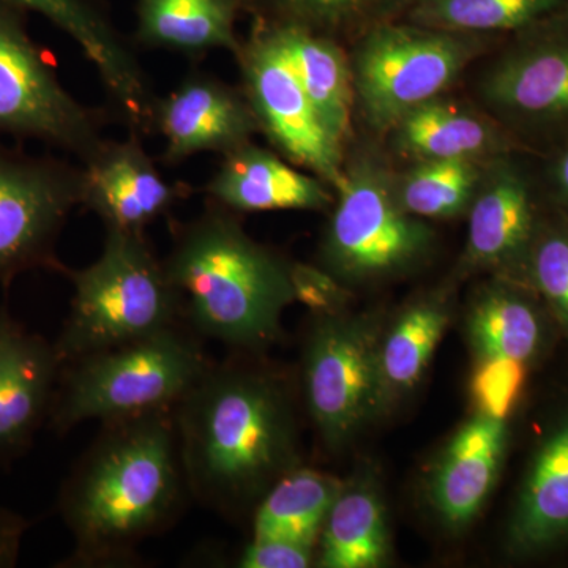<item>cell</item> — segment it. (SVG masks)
Wrapping results in <instances>:
<instances>
[{
	"mask_svg": "<svg viewBox=\"0 0 568 568\" xmlns=\"http://www.w3.org/2000/svg\"><path fill=\"white\" fill-rule=\"evenodd\" d=\"M192 499L173 409L104 422L63 481L59 511L73 552L63 567H129Z\"/></svg>",
	"mask_w": 568,
	"mask_h": 568,
	"instance_id": "1",
	"label": "cell"
},
{
	"mask_svg": "<svg viewBox=\"0 0 568 568\" xmlns=\"http://www.w3.org/2000/svg\"><path fill=\"white\" fill-rule=\"evenodd\" d=\"M62 274L73 284L54 343L62 366L183 323L179 295L145 233L106 230L97 261Z\"/></svg>",
	"mask_w": 568,
	"mask_h": 568,
	"instance_id": "5",
	"label": "cell"
},
{
	"mask_svg": "<svg viewBox=\"0 0 568 568\" xmlns=\"http://www.w3.org/2000/svg\"><path fill=\"white\" fill-rule=\"evenodd\" d=\"M568 10V0H413L402 20L439 31L521 33Z\"/></svg>",
	"mask_w": 568,
	"mask_h": 568,
	"instance_id": "27",
	"label": "cell"
},
{
	"mask_svg": "<svg viewBox=\"0 0 568 568\" xmlns=\"http://www.w3.org/2000/svg\"><path fill=\"white\" fill-rule=\"evenodd\" d=\"M164 268L182 321L201 336L241 353H263L282 336L295 302L291 264L245 233L234 212L209 203L173 227Z\"/></svg>",
	"mask_w": 568,
	"mask_h": 568,
	"instance_id": "3",
	"label": "cell"
},
{
	"mask_svg": "<svg viewBox=\"0 0 568 568\" xmlns=\"http://www.w3.org/2000/svg\"><path fill=\"white\" fill-rule=\"evenodd\" d=\"M81 168V207L95 213L104 230L145 233L190 194V186L164 178L134 133L104 140Z\"/></svg>",
	"mask_w": 568,
	"mask_h": 568,
	"instance_id": "14",
	"label": "cell"
},
{
	"mask_svg": "<svg viewBox=\"0 0 568 568\" xmlns=\"http://www.w3.org/2000/svg\"><path fill=\"white\" fill-rule=\"evenodd\" d=\"M343 480L297 466L268 488L253 511V537H282L317 547L324 519Z\"/></svg>",
	"mask_w": 568,
	"mask_h": 568,
	"instance_id": "26",
	"label": "cell"
},
{
	"mask_svg": "<svg viewBox=\"0 0 568 568\" xmlns=\"http://www.w3.org/2000/svg\"><path fill=\"white\" fill-rule=\"evenodd\" d=\"M244 13L241 0H136L133 44L203 55L212 50L237 54L242 47L235 26Z\"/></svg>",
	"mask_w": 568,
	"mask_h": 568,
	"instance_id": "21",
	"label": "cell"
},
{
	"mask_svg": "<svg viewBox=\"0 0 568 568\" xmlns=\"http://www.w3.org/2000/svg\"><path fill=\"white\" fill-rule=\"evenodd\" d=\"M507 443V418L477 410L440 452L425 489L447 529H466L480 514L495 488Z\"/></svg>",
	"mask_w": 568,
	"mask_h": 568,
	"instance_id": "17",
	"label": "cell"
},
{
	"mask_svg": "<svg viewBox=\"0 0 568 568\" xmlns=\"http://www.w3.org/2000/svg\"><path fill=\"white\" fill-rule=\"evenodd\" d=\"M39 13L65 32L92 63L106 93L108 110L129 133H155L159 95L142 69L133 41L119 31L106 0H9Z\"/></svg>",
	"mask_w": 568,
	"mask_h": 568,
	"instance_id": "12",
	"label": "cell"
},
{
	"mask_svg": "<svg viewBox=\"0 0 568 568\" xmlns=\"http://www.w3.org/2000/svg\"><path fill=\"white\" fill-rule=\"evenodd\" d=\"M332 186L315 174L302 173L267 149L246 142L223 155L205 185L209 203L227 211H325L334 205Z\"/></svg>",
	"mask_w": 568,
	"mask_h": 568,
	"instance_id": "18",
	"label": "cell"
},
{
	"mask_svg": "<svg viewBox=\"0 0 568 568\" xmlns=\"http://www.w3.org/2000/svg\"><path fill=\"white\" fill-rule=\"evenodd\" d=\"M519 36L525 41L485 78V99L523 125H568V10Z\"/></svg>",
	"mask_w": 568,
	"mask_h": 568,
	"instance_id": "13",
	"label": "cell"
},
{
	"mask_svg": "<svg viewBox=\"0 0 568 568\" xmlns=\"http://www.w3.org/2000/svg\"><path fill=\"white\" fill-rule=\"evenodd\" d=\"M62 372L54 343L31 334L0 306V462L31 446L50 416Z\"/></svg>",
	"mask_w": 568,
	"mask_h": 568,
	"instance_id": "16",
	"label": "cell"
},
{
	"mask_svg": "<svg viewBox=\"0 0 568 568\" xmlns=\"http://www.w3.org/2000/svg\"><path fill=\"white\" fill-rule=\"evenodd\" d=\"M534 222L528 178L517 164L495 160L481 173L469 205V231L462 261L465 271L517 263L532 244Z\"/></svg>",
	"mask_w": 568,
	"mask_h": 568,
	"instance_id": "19",
	"label": "cell"
},
{
	"mask_svg": "<svg viewBox=\"0 0 568 568\" xmlns=\"http://www.w3.org/2000/svg\"><path fill=\"white\" fill-rule=\"evenodd\" d=\"M82 203V168L0 141V283L24 272H63L55 245Z\"/></svg>",
	"mask_w": 568,
	"mask_h": 568,
	"instance_id": "10",
	"label": "cell"
},
{
	"mask_svg": "<svg viewBox=\"0 0 568 568\" xmlns=\"http://www.w3.org/2000/svg\"><path fill=\"white\" fill-rule=\"evenodd\" d=\"M201 339L179 323L69 362L52 398L51 428L62 436L89 420L174 409L213 364Z\"/></svg>",
	"mask_w": 568,
	"mask_h": 568,
	"instance_id": "4",
	"label": "cell"
},
{
	"mask_svg": "<svg viewBox=\"0 0 568 568\" xmlns=\"http://www.w3.org/2000/svg\"><path fill=\"white\" fill-rule=\"evenodd\" d=\"M335 193L321 263L343 284L402 274L428 254L432 230L403 209L396 181L379 160L362 155L345 164Z\"/></svg>",
	"mask_w": 568,
	"mask_h": 568,
	"instance_id": "6",
	"label": "cell"
},
{
	"mask_svg": "<svg viewBox=\"0 0 568 568\" xmlns=\"http://www.w3.org/2000/svg\"><path fill=\"white\" fill-rule=\"evenodd\" d=\"M481 173L474 160H424L396 181V192L410 215L450 219L469 209Z\"/></svg>",
	"mask_w": 568,
	"mask_h": 568,
	"instance_id": "30",
	"label": "cell"
},
{
	"mask_svg": "<svg viewBox=\"0 0 568 568\" xmlns=\"http://www.w3.org/2000/svg\"><path fill=\"white\" fill-rule=\"evenodd\" d=\"M244 89L205 71L186 74L173 92L156 102L155 133L162 134V163L179 164L196 153L226 155L260 132Z\"/></svg>",
	"mask_w": 568,
	"mask_h": 568,
	"instance_id": "15",
	"label": "cell"
},
{
	"mask_svg": "<svg viewBox=\"0 0 568 568\" xmlns=\"http://www.w3.org/2000/svg\"><path fill=\"white\" fill-rule=\"evenodd\" d=\"M466 334L477 358L525 364L536 355L544 332L525 297L506 286H488L470 305Z\"/></svg>",
	"mask_w": 568,
	"mask_h": 568,
	"instance_id": "28",
	"label": "cell"
},
{
	"mask_svg": "<svg viewBox=\"0 0 568 568\" xmlns=\"http://www.w3.org/2000/svg\"><path fill=\"white\" fill-rule=\"evenodd\" d=\"M395 144L403 153L424 160H474L493 155L499 136L488 122L440 99L407 112L394 126Z\"/></svg>",
	"mask_w": 568,
	"mask_h": 568,
	"instance_id": "25",
	"label": "cell"
},
{
	"mask_svg": "<svg viewBox=\"0 0 568 568\" xmlns=\"http://www.w3.org/2000/svg\"><path fill=\"white\" fill-rule=\"evenodd\" d=\"M480 40L406 20L366 29L351 62L366 121L377 132H386L407 112L439 99L480 51Z\"/></svg>",
	"mask_w": 568,
	"mask_h": 568,
	"instance_id": "7",
	"label": "cell"
},
{
	"mask_svg": "<svg viewBox=\"0 0 568 568\" xmlns=\"http://www.w3.org/2000/svg\"><path fill=\"white\" fill-rule=\"evenodd\" d=\"M530 272L537 290L568 332V231L538 235L530 248Z\"/></svg>",
	"mask_w": 568,
	"mask_h": 568,
	"instance_id": "31",
	"label": "cell"
},
{
	"mask_svg": "<svg viewBox=\"0 0 568 568\" xmlns=\"http://www.w3.org/2000/svg\"><path fill=\"white\" fill-rule=\"evenodd\" d=\"M29 523L21 515L0 510V568L17 566L21 541Z\"/></svg>",
	"mask_w": 568,
	"mask_h": 568,
	"instance_id": "35",
	"label": "cell"
},
{
	"mask_svg": "<svg viewBox=\"0 0 568 568\" xmlns=\"http://www.w3.org/2000/svg\"><path fill=\"white\" fill-rule=\"evenodd\" d=\"M317 567L376 568L390 551L387 508L375 478L343 481L321 529Z\"/></svg>",
	"mask_w": 568,
	"mask_h": 568,
	"instance_id": "22",
	"label": "cell"
},
{
	"mask_svg": "<svg viewBox=\"0 0 568 568\" xmlns=\"http://www.w3.org/2000/svg\"><path fill=\"white\" fill-rule=\"evenodd\" d=\"M523 381V364L496 358H477L473 395L477 410L507 418Z\"/></svg>",
	"mask_w": 568,
	"mask_h": 568,
	"instance_id": "32",
	"label": "cell"
},
{
	"mask_svg": "<svg viewBox=\"0 0 568 568\" xmlns=\"http://www.w3.org/2000/svg\"><path fill=\"white\" fill-rule=\"evenodd\" d=\"M29 13L0 0V136L37 140L82 163L106 140L111 112L63 88L50 55L29 33Z\"/></svg>",
	"mask_w": 568,
	"mask_h": 568,
	"instance_id": "8",
	"label": "cell"
},
{
	"mask_svg": "<svg viewBox=\"0 0 568 568\" xmlns=\"http://www.w3.org/2000/svg\"><path fill=\"white\" fill-rule=\"evenodd\" d=\"M316 562V545L293 538H252L239 558L242 568H306Z\"/></svg>",
	"mask_w": 568,
	"mask_h": 568,
	"instance_id": "34",
	"label": "cell"
},
{
	"mask_svg": "<svg viewBox=\"0 0 568 568\" xmlns=\"http://www.w3.org/2000/svg\"><path fill=\"white\" fill-rule=\"evenodd\" d=\"M295 302L308 306L315 315L342 313L347 302L343 283L324 268L308 264H291Z\"/></svg>",
	"mask_w": 568,
	"mask_h": 568,
	"instance_id": "33",
	"label": "cell"
},
{
	"mask_svg": "<svg viewBox=\"0 0 568 568\" xmlns=\"http://www.w3.org/2000/svg\"><path fill=\"white\" fill-rule=\"evenodd\" d=\"M568 538V410L541 440L508 528L510 548L534 555Z\"/></svg>",
	"mask_w": 568,
	"mask_h": 568,
	"instance_id": "20",
	"label": "cell"
},
{
	"mask_svg": "<svg viewBox=\"0 0 568 568\" xmlns=\"http://www.w3.org/2000/svg\"><path fill=\"white\" fill-rule=\"evenodd\" d=\"M268 24L274 28L280 43L290 55L325 132L343 151L351 134L354 99L353 71L345 52L334 37L298 26Z\"/></svg>",
	"mask_w": 568,
	"mask_h": 568,
	"instance_id": "23",
	"label": "cell"
},
{
	"mask_svg": "<svg viewBox=\"0 0 568 568\" xmlns=\"http://www.w3.org/2000/svg\"><path fill=\"white\" fill-rule=\"evenodd\" d=\"M173 417L190 496L212 511L256 507L280 477L301 466L290 395L264 369L213 362Z\"/></svg>",
	"mask_w": 568,
	"mask_h": 568,
	"instance_id": "2",
	"label": "cell"
},
{
	"mask_svg": "<svg viewBox=\"0 0 568 568\" xmlns=\"http://www.w3.org/2000/svg\"><path fill=\"white\" fill-rule=\"evenodd\" d=\"M254 20L298 26L335 37L365 32L379 22L402 20L413 0H241Z\"/></svg>",
	"mask_w": 568,
	"mask_h": 568,
	"instance_id": "29",
	"label": "cell"
},
{
	"mask_svg": "<svg viewBox=\"0 0 568 568\" xmlns=\"http://www.w3.org/2000/svg\"><path fill=\"white\" fill-rule=\"evenodd\" d=\"M383 332L373 316L315 315L302 353V388L328 450L345 447L387 410L379 372Z\"/></svg>",
	"mask_w": 568,
	"mask_h": 568,
	"instance_id": "9",
	"label": "cell"
},
{
	"mask_svg": "<svg viewBox=\"0 0 568 568\" xmlns=\"http://www.w3.org/2000/svg\"><path fill=\"white\" fill-rule=\"evenodd\" d=\"M551 181L559 200L568 207V148L556 160L551 171Z\"/></svg>",
	"mask_w": 568,
	"mask_h": 568,
	"instance_id": "36",
	"label": "cell"
},
{
	"mask_svg": "<svg viewBox=\"0 0 568 568\" xmlns=\"http://www.w3.org/2000/svg\"><path fill=\"white\" fill-rule=\"evenodd\" d=\"M235 58L246 99L268 141L284 159L335 190L345 171L343 151L325 132L274 28L254 20L253 31Z\"/></svg>",
	"mask_w": 568,
	"mask_h": 568,
	"instance_id": "11",
	"label": "cell"
},
{
	"mask_svg": "<svg viewBox=\"0 0 568 568\" xmlns=\"http://www.w3.org/2000/svg\"><path fill=\"white\" fill-rule=\"evenodd\" d=\"M450 323V305L443 295L407 305L384 327L379 372L386 407L416 388Z\"/></svg>",
	"mask_w": 568,
	"mask_h": 568,
	"instance_id": "24",
	"label": "cell"
}]
</instances>
